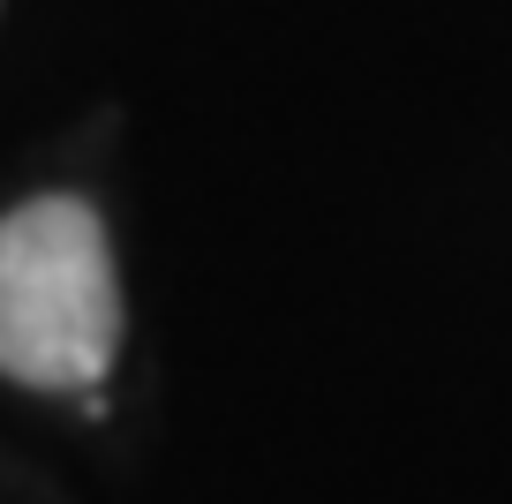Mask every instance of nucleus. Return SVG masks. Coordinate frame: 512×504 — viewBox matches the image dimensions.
Listing matches in <instances>:
<instances>
[{"label": "nucleus", "instance_id": "1", "mask_svg": "<svg viewBox=\"0 0 512 504\" xmlns=\"http://www.w3.org/2000/svg\"><path fill=\"white\" fill-rule=\"evenodd\" d=\"M121 354V271L83 196H31L0 219V377L98 392Z\"/></svg>", "mask_w": 512, "mask_h": 504}]
</instances>
